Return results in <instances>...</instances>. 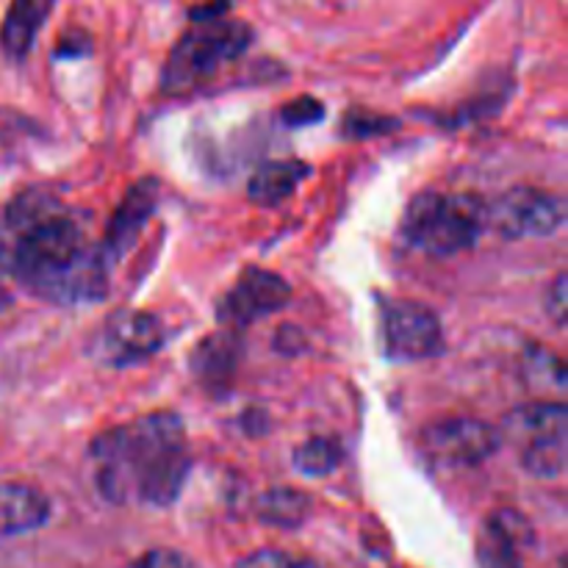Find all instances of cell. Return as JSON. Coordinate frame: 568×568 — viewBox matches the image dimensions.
Here are the masks:
<instances>
[{
	"instance_id": "obj_1",
	"label": "cell",
	"mask_w": 568,
	"mask_h": 568,
	"mask_svg": "<svg viewBox=\"0 0 568 568\" xmlns=\"http://www.w3.org/2000/svg\"><path fill=\"white\" fill-rule=\"evenodd\" d=\"M0 266L50 303H94L109 292V264L83 222L48 194H20L6 211Z\"/></svg>"
},
{
	"instance_id": "obj_2",
	"label": "cell",
	"mask_w": 568,
	"mask_h": 568,
	"mask_svg": "<svg viewBox=\"0 0 568 568\" xmlns=\"http://www.w3.org/2000/svg\"><path fill=\"white\" fill-rule=\"evenodd\" d=\"M94 483L114 505L170 508L192 469L181 416L155 410L100 433L89 449Z\"/></svg>"
},
{
	"instance_id": "obj_3",
	"label": "cell",
	"mask_w": 568,
	"mask_h": 568,
	"mask_svg": "<svg viewBox=\"0 0 568 568\" xmlns=\"http://www.w3.org/2000/svg\"><path fill=\"white\" fill-rule=\"evenodd\" d=\"M488 227V203L471 194L425 192L403 216V239L436 258L458 255L480 242Z\"/></svg>"
},
{
	"instance_id": "obj_4",
	"label": "cell",
	"mask_w": 568,
	"mask_h": 568,
	"mask_svg": "<svg viewBox=\"0 0 568 568\" xmlns=\"http://www.w3.org/2000/svg\"><path fill=\"white\" fill-rule=\"evenodd\" d=\"M250 42L253 31L244 22L225 20L222 14L194 17V28L178 39L166 59L161 87L170 94L189 92L211 81L225 64H233L250 48Z\"/></svg>"
},
{
	"instance_id": "obj_5",
	"label": "cell",
	"mask_w": 568,
	"mask_h": 568,
	"mask_svg": "<svg viewBox=\"0 0 568 568\" xmlns=\"http://www.w3.org/2000/svg\"><path fill=\"white\" fill-rule=\"evenodd\" d=\"M503 442L519 455V464L532 477L552 480L566 471L568 460V410L560 399L527 403L505 416L499 427Z\"/></svg>"
},
{
	"instance_id": "obj_6",
	"label": "cell",
	"mask_w": 568,
	"mask_h": 568,
	"mask_svg": "<svg viewBox=\"0 0 568 568\" xmlns=\"http://www.w3.org/2000/svg\"><path fill=\"white\" fill-rule=\"evenodd\" d=\"M381 344L386 358L397 364L433 358L444 347L442 322L436 311L414 300H383Z\"/></svg>"
},
{
	"instance_id": "obj_7",
	"label": "cell",
	"mask_w": 568,
	"mask_h": 568,
	"mask_svg": "<svg viewBox=\"0 0 568 568\" xmlns=\"http://www.w3.org/2000/svg\"><path fill=\"white\" fill-rule=\"evenodd\" d=\"M566 222V200L555 192L516 186L488 205V227L505 239L552 236Z\"/></svg>"
},
{
	"instance_id": "obj_8",
	"label": "cell",
	"mask_w": 568,
	"mask_h": 568,
	"mask_svg": "<svg viewBox=\"0 0 568 568\" xmlns=\"http://www.w3.org/2000/svg\"><path fill=\"white\" fill-rule=\"evenodd\" d=\"M166 342V327L150 311L122 308L103 322L94 353L109 366H133L153 358Z\"/></svg>"
},
{
	"instance_id": "obj_9",
	"label": "cell",
	"mask_w": 568,
	"mask_h": 568,
	"mask_svg": "<svg viewBox=\"0 0 568 568\" xmlns=\"http://www.w3.org/2000/svg\"><path fill=\"white\" fill-rule=\"evenodd\" d=\"M419 447L425 449L433 464L442 466H477L491 458L503 447L499 427L480 419L433 422L419 433Z\"/></svg>"
},
{
	"instance_id": "obj_10",
	"label": "cell",
	"mask_w": 568,
	"mask_h": 568,
	"mask_svg": "<svg viewBox=\"0 0 568 568\" xmlns=\"http://www.w3.org/2000/svg\"><path fill=\"white\" fill-rule=\"evenodd\" d=\"M288 300H292V286H288L286 277H281L277 272L261 270V266H247L236 277V283L227 288L225 297L220 300L216 316L225 327L244 331L253 322L286 308Z\"/></svg>"
},
{
	"instance_id": "obj_11",
	"label": "cell",
	"mask_w": 568,
	"mask_h": 568,
	"mask_svg": "<svg viewBox=\"0 0 568 568\" xmlns=\"http://www.w3.org/2000/svg\"><path fill=\"white\" fill-rule=\"evenodd\" d=\"M159 197L161 189L159 181H153V178H144V181L133 183L128 189L122 203L116 205L114 216H111L109 227H105L103 242H100V253H103L105 264H116L122 255L136 247L139 236L148 227V222L153 220L155 209H159Z\"/></svg>"
},
{
	"instance_id": "obj_12",
	"label": "cell",
	"mask_w": 568,
	"mask_h": 568,
	"mask_svg": "<svg viewBox=\"0 0 568 568\" xmlns=\"http://www.w3.org/2000/svg\"><path fill=\"white\" fill-rule=\"evenodd\" d=\"M532 544V527L516 510H497L483 530L477 558L483 568H521V549Z\"/></svg>"
},
{
	"instance_id": "obj_13",
	"label": "cell",
	"mask_w": 568,
	"mask_h": 568,
	"mask_svg": "<svg viewBox=\"0 0 568 568\" xmlns=\"http://www.w3.org/2000/svg\"><path fill=\"white\" fill-rule=\"evenodd\" d=\"M244 342L239 336L236 327H225L220 333H211L209 338L197 344L192 355L194 377L203 383L209 392L222 394L231 388L233 377H236L239 361H242Z\"/></svg>"
},
{
	"instance_id": "obj_14",
	"label": "cell",
	"mask_w": 568,
	"mask_h": 568,
	"mask_svg": "<svg viewBox=\"0 0 568 568\" xmlns=\"http://www.w3.org/2000/svg\"><path fill=\"white\" fill-rule=\"evenodd\" d=\"M50 519V499L28 483H0V538L26 536Z\"/></svg>"
},
{
	"instance_id": "obj_15",
	"label": "cell",
	"mask_w": 568,
	"mask_h": 568,
	"mask_svg": "<svg viewBox=\"0 0 568 568\" xmlns=\"http://www.w3.org/2000/svg\"><path fill=\"white\" fill-rule=\"evenodd\" d=\"M53 3L55 0H11L3 26H0V48L6 59L22 61L31 53L39 31L53 11Z\"/></svg>"
},
{
	"instance_id": "obj_16",
	"label": "cell",
	"mask_w": 568,
	"mask_h": 568,
	"mask_svg": "<svg viewBox=\"0 0 568 568\" xmlns=\"http://www.w3.org/2000/svg\"><path fill=\"white\" fill-rule=\"evenodd\" d=\"M311 166L303 164L297 159H286V161H266L261 164L258 170L253 172L247 183V197L250 203L255 205H281L283 200L292 197L297 192L300 183L308 178Z\"/></svg>"
},
{
	"instance_id": "obj_17",
	"label": "cell",
	"mask_w": 568,
	"mask_h": 568,
	"mask_svg": "<svg viewBox=\"0 0 568 568\" xmlns=\"http://www.w3.org/2000/svg\"><path fill=\"white\" fill-rule=\"evenodd\" d=\"M311 497L297 491V488H272V491L261 494L255 503V516L264 525L283 527V530H294V527L305 525L311 516Z\"/></svg>"
},
{
	"instance_id": "obj_18",
	"label": "cell",
	"mask_w": 568,
	"mask_h": 568,
	"mask_svg": "<svg viewBox=\"0 0 568 568\" xmlns=\"http://www.w3.org/2000/svg\"><path fill=\"white\" fill-rule=\"evenodd\" d=\"M344 449L336 438L316 436L294 449V469L308 477H325L342 466Z\"/></svg>"
},
{
	"instance_id": "obj_19",
	"label": "cell",
	"mask_w": 568,
	"mask_h": 568,
	"mask_svg": "<svg viewBox=\"0 0 568 568\" xmlns=\"http://www.w3.org/2000/svg\"><path fill=\"white\" fill-rule=\"evenodd\" d=\"M525 381L538 392H566V366L552 349L530 347L525 355Z\"/></svg>"
},
{
	"instance_id": "obj_20",
	"label": "cell",
	"mask_w": 568,
	"mask_h": 568,
	"mask_svg": "<svg viewBox=\"0 0 568 568\" xmlns=\"http://www.w3.org/2000/svg\"><path fill=\"white\" fill-rule=\"evenodd\" d=\"M236 568H322V566L308 558H300V555L283 552V549H258V552L239 560Z\"/></svg>"
},
{
	"instance_id": "obj_21",
	"label": "cell",
	"mask_w": 568,
	"mask_h": 568,
	"mask_svg": "<svg viewBox=\"0 0 568 568\" xmlns=\"http://www.w3.org/2000/svg\"><path fill=\"white\" fill-rule=\"evenodd\" d=\"M128 568H200V566L194 564L189 555L178 552V549L159 547V549H150V552H144L142 558L133 560Z\"/></svg>"
},
{
	"instance_id": "obj_22",
	"label": "cell",
	"mask_w": 568,
	"mask_h": 568,
	"mask_svg": "<svg viewBox=\"0 0 568 568\" xmlns=\"http://www.w3.org/2000/svg\"><path fill=\"white\" fill-rule=\"evenodd\" d=\"M283 120H286L288 125H294V128L322 120V103H316L314 98L294 100V103L286 105V111H283Z\"/></svg>"
},
{
	"instance_id": "obj_23",
	"label": "cell",
	"mask_w": 568,
	"mask_h": 568,
	"mask_svg": "<svg viewBox=\"0 0 568 568\" xmlns=\"http://www.w3.org/2000/svg\"><path fill=\"white\" fill-rule=\"evenodd\" d=\"M566 305H568V300H566V275H558V277H555L552 286H549V292H547V311L552 314L555 325H558V327L566 325Z\"/></svg>"
},
{
	"instance_id": "obj_24",
	"label": "cell",
	"mask_w": 568,
	"mask_h": 568,
	"mask_svg": "<svg viewBox=\"0 0 568 568\" xmlns=\"http://www.w3.org/2000/svg\"><path fill=\"white\" fill-rule=\"evenodd\" d=\"M9 300H11V294H9V288H6V283L0 281V311L6 308V305H9Z\"/></svg>"
}]
</instances>
